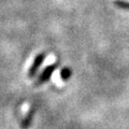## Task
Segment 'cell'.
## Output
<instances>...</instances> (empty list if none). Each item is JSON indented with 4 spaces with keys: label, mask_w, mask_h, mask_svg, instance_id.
<instances>
[{
    "label": "cell",
    "mask_w": 129,
    "mask_h": 129,
    "mask_svg": "<svg viewBox=\"0 0 129 129\" xmlns=\"http://www.w3.org/2000/svg\"><path fill=\"white\" fill-rule=\"evenodd\" d=\"M72 75V70L69 67H63L61 70H60V79L62 81H68Z\"/></svg>",
    "instance_id": "cell-4"
},
{
    "label": "cell",
    "mask_w": 129,
    "mask_h": 129,
    "mask_svg": "<svg viewBox=\"0 0 129 129\" xmlns=\"http://www.w3.org/2000/svg\"><path fill=\"white\" fill-rule=\"evenodd\" d=\"M59 63L58 62H55V63H52V64H48V66L45 68V69H43V71L40 73V75L37 78V80L35 81L34 83V86L35 87H38L40 85H42V84H45L46 82H48V80L52 78V74L54 73L56 71V69L58 68Z\"/></svg>",
    "instance_id": "cell-1"
},
{
    "label": "cell",
    "mask_w": 129,
    "mask_h": 129,
    "mask_svg": "<svg viewBox=\"0 0 129 129\" xmlns=\"http://www.w3.org/2000/svg\"><path fill=\"white\" fill-rule=\"evenodd\" d=\"M114 6L124 10H129V2L125 0H114Z\"/></svg>",
    "instance_id": "cell-5"
},
{
    "label": "cell",
    "mask_w": 129,
    "mask_h": 129,
    "mask_svg": "<svg viewBox=\"0 0 129 129\" xmlns=\"http://www.w3.org/2000/svg\"><path fill=\"white\" fill-rule=\"evenodd\" d=\"M45 58H46V54L43 53V52H42V53H39L37 56H36L35 59H34V61H32V63H31L30 68H29V70H28V73H27L28 78H29V79L35 78V75L37 74L39 68L41 67V64L44 62Z\"/></svg>",
    "instance_id": "cell-2"
},
{
    "label": "cell",
    "mask_w": 129,
    "mask_h": 129,
    "mask_svg": "<svg viewBox=\"0 0 129 129\" xmlns=\"http://www.w3.org/2000/svg\"><path fill=\"white\" fill-rule=\"evenodd\" d=\"M36 111H37V108L36 107H31L30 110L26 113V115L24 116V118L21 120V124H19V127L22 129H28L30 127V125L32 124V120L36 115Z\"/></svg>",
    "instance_id": "cell-3"
}]
</instances>
